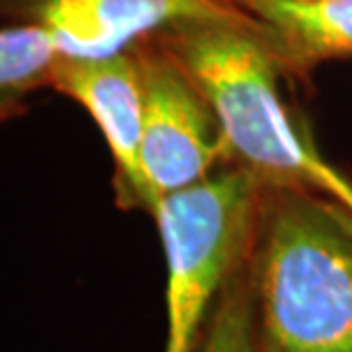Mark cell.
I'll use <instances>...</instances> for the list:
<instances>
[{
	"mask_svg": "<svg viewBox=\"0 0 352 352\" xmlns=\"http://www.w3.org/2000/svg\"><path fill=\"white\" fill-rule=\"evenodd\" d=\"M32 21L48 25L69 55H110L179 21L245 19L236 0H32Z\"/></svg>",
	"mask_w": 352,
	"mask_h": 352,
	"instance_id": "obj_6",
	"label": "cell"
},
{
	"mask_svg": "<svg viewBox=\"0 0 352 352\" xmlns=\"http://www.w3.org/2000/svg\"><path fill=\"white\" fill-rule=\"evenodd\" d=\"M267 183L234 165L165 195L153 210L167 258L165 352H195L208 307L252 254Z\"/></svg>",
	"mask_w": 352,
	"mask_h": 352,
	"instance_id": "obj_3",
	"label": "cell"
},
{
	"mask_svg": "<svg viewBox=\"0 0 352 352\" xmlns=\"http://www.w3.org/2000/svg\"><path fill=\"white\" fill-rule=\"evenodd\" d=\"M65 55L60 39L39 21L10 25L0 32V105L12 115L23 98L39 87H51L55 67Z\"/></svg>",
	"mask_w": 352,
	"mask_h": 352,
	"instance_id": "obj_8",
	"label": "cell"
},
{
	"mask_svg": "<svg viewBox=\"0 0 352 352\" xmlns=\"http://www.w3.org/2000/svg\"><path fill=\"white\" fill-rule=\"evenodd\" d=\"M51 87L80 103L101 129L117 167V190L124 204L151 213L140 144H142V82L133 48L110 55H69L55 67Z\"/></svg>",
	"mask_w": 352,
	"mask_h": 352,
	"instance_id": "obj_5",
	"label": "cell"
},
{
	"mask_svg": "<svg viewBox=\"0 0 352 352\" xmlns=\"http://www.w3.org/2000/svg\"><path fill=\"white\" fill-rule=\"evenodd\" d=\"M153 37L206 96L231 163L267 186L325 192L334 201L352 188L293 124L279 94L281 69L250 21L190 19Z\"/></svg>",
	"mask_w": 352,
	"mask_h": 352,
	"instance_id": "obj_1",
	"label": "cell"
},
{
	"mask_svg": "<svg viewBox=\"0 0 352 352\" xmlns=\"http://www.w3.org/2000/svg\"><path fill=\"white\" fill-rule=\"evenodd\" d=\"M336 208H339V215H341V220H343V224H346V229L350 231V236H352V213L348 208H343L341 204H336Z\"/></svg>",
	"mask_w": 352,
	"mask_h": 352,
	"instance_id": "obj_10",
	"label": "cell"
},
{
	"mask_svg": "<svg viewBox=\"0 0 352 352\" xmlns=\"http://www.w3.org/2000/svg\"><path fill=\"white\" fill-rule=\"evenodd\" d=\"M131 48L142 82L140 163L153 215L165 195L206 181L229 153L210 103L165 46L146 34Z\"/></svg>",
	"mask_w": 352,
	"mask_h": 352,
	"instance_id": "obj_4",
	"label": "cell"
},
{
	"mask_svg": "<svg viewBox=\"0 0 352 352\" xmlns=\"http://www.w3.org/2000/svg\"><path fill=\"white\" fill-rule=\"evenodd\" d=\"M281 72L309 76L352 55V0H236Z\"/></svg>",
	"mask_w": 352,
	"mask_h": 352,
	"instance_id": "obj_7",
	"label": "cell"
},
{
	"mask_svg": "<svg viewBox=\"0 0 352 352\" xmlns=\"http://www.w3.org/2000/svg\"><path fill=\"white\" fill-rule=\"evenodd\" d=\"M195 352H263L256 332L250 258L231 274L227 286L217 295Z\"/></svg>",
	"mask_w": 352,
	"mask_h": 352,
	"instance_id": "obj_9",
	"label": "cell"
},
{
	"mask_svg": "<svg viewBox=\"0 0 352 352\" xmlns=\"http://www.w3.org/2000/svg\"><path fill=\"white\" fill-rule=\"evenodd\" d=\"M250 281L263 352H352V236L336 201L267 186Z\"/></svg>",
	"mask_w": 352,
	"mask_h": 352,
	"instance_id": "obj_2",
	"label": "cell"
},
{
	"mask_svg": "<svg viewBox=\"0 0 352 352\" xmlns=\"http://www.w3.org/2000/svg\"><path fill=\"white\" fill-rule=\"evenodd\" d=\"M332 201H334V199H332ZM336 204H341L343 208H348L350 213H352V188H350L343 197H339V199H336Z\"/></svg>",
	"mask_w": 352,
	"mask_h": 352,
	"instance_id": "obj_11",
	"label": "cell"
}]
</instances>
